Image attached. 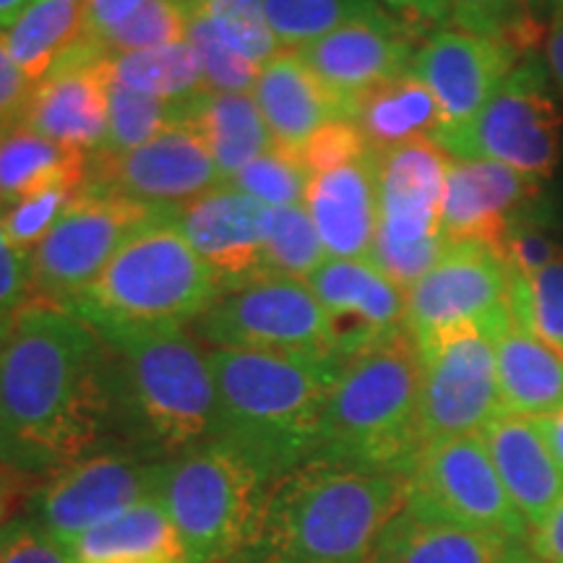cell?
<instances>
[{"instance_id":"1","label":"cell","mask_w":563,"mask_h":563,"mask_svg":"<svg viewBox=\"0 0 563 563\" xmlns=\"http://www.w3.org/2000/svg\"><path fill=\"white\" fill-rule=\"evenodd\" d=\"M112 443L102 336L66 308L26 306L0 342V467L45 477Z\"/></svg>"},{"instance_id":"2","label":"cell","mask_w":563,"mask_h":563,"mask_svg":"<svg viewBox=\"0 0 563 563\" xmlns=\"http://www.w3.org/2000/svg\"><path fill=\"white\" fill-rule=\"evenodd\" d=\"M108 347L112 441L173 462L217 439L209 352L186 329L95 327Z\"/></svg>"},{"instance_id":"3","label":"cell","mask_w":563,"mask_h":563,"mask_svg":"<svg viewBox=\"0 0 563 563\" xmlns=\"http://www.w3.org/2000/svg\"><path fill=\"white\" fill-rule=\"evenodd\" d=\"M405 501L407 477L306 462L272 485L224 563H365Z\"/></svg>"},{"instance_id":"4","label":"cell","mask_w":563,"mask_h":563,"mask_svg":"<svg viewBox=\"0 0 563 563\" xmlns=\"http://www.w3.org/2000/svg\"><path fill=\"white\" fill-rule=\"evenodd\" d=\"M217 439L251 456L272 483L311 460L342 363L209 347Z\"/></svg>"},{"instance_id":"5","label":"cell","mask_w":563,"mask_h":563,"mask_svg":"<svg viewBox=\"0 0 563 563\" xmlns=\"http://www.w3.org/2000/svg\"><path fill=\"white\" fill-rule=\"evenodd\" d=\"M422 446L420 350L405 332L342 365L308 462L407 477Z\"/></svg>"},{"instance_id":"6","label":"cell","mask_w":563,"mask_h":563,"mask_svg":"<svg viewBox=\"0 0 563 563\" xmlns=\"http://www.w3.org/2000/svg\"><path fill=\"white\" fill-rule=\"evenodd\" d=\"M220 295L214 272L165 211L133 232L70 311L91 327L186 329Z\"/></svg>"},{"instance_id":"7","label":"cell","mask_w":563,"mask_h":563,"mask_svg":"<svg viewBox=\"0 0 563 563\" xmlns=\"http://www.w3.org/2000/svg\"><path fill=\"white\" fill-rule=\"evenodd\" d=\"M272 485L251 456L214 439L167 464L159 501L196 563H224L251 534Z\"/></svg>"},{"instance_id":"8","label":"cell","mask_w":563,"mask_h":563,"mask_svg":"<svg viewBox=\"0 0 563 563\" xmlns=\"http://www.w3.org/2000/svg\"><path fill=\"white\" fill-rule=\"evenodd\" d=\"M449 159L435 141L378 154V230L368 262L402 290L426 277L452 245L441 228Z\"/></svg>"},{"instance_id":"9","label":"cell","mask_w":563,"mask_h":563,"mask_svg":"<svg viewBox=\"0 0 563 563\" xmlns=\"http://www.w3.org/2000/svg\"><path fill=\"white\" fill-rule=\"evenodd\" d=\"M449 157L488 159L548 180L561 159V110L545 66L527 53L470 123L435 136Z\"/></svg>"},{"instance_id":"10","label":"cell","mask_w":563,"mask_h":563,"mask_svg":"<svg viewBox=\"0 0 563 563\" xmlns=\"http://www.w3.org/2000/svg\"><path fill=\"white\" fill-rule=\"evenodd\" d=\"M167 464L146 460L121 443H104L81 460L42 477L26 498V517L68 548L133 506L159 498Z\"/></svg>"},{"instance_id":"11","label":"cell","mask_w":563,"mask_h":563,"mask_svg":"<svg viewBox=\"0 0 563 563\" xmlns=\"http://www.w3.org/2000/svg\"><path fill=\"white\" fill-rule=\"evenodd\" d=\"M159 214L123 196L84 191L26 256V306L70 311L133 232Z\"/></svg>"},{"instance_id":"12","label":"cell","mask_w":563,"mask_h":563,"mask_svg":"<svg viewBox=\"0 0 563 563\" xmlns=\"http://www.w3.org/2000/svg\"><path fill=\"white\" fill-rule=\"evenodd\" d=\"M194 336L217 350L272 352L340 363L311 285L290 277H262L222 292L194 321Z\"/></svg>"},{"instance_id":"13","label":"cell","mask_w":563,"mask_h":563,"mask_svg":"<svg viewBox=\"0 0 563 563\" xmlns=\"http://www.w3.org/2000/svg\"><path fill=\"white\" fill-rule=\"evenodd\" d=\"M405 509L467 530L530 540V525L511 504L481 435L426 443L407 475Z\"/></svg>"},{"instance_id":"14","label":"cell","mask_w":563,"mask_h":563,"mask_svg":"<svg viewBox=\"0 0 563 563\" xmlns=\"http://www.w3.org/2000/svg\"><path fill=\"white\" fill-rule=\"evenodd\" d=\"M493 329L467 323L449 329L420 350L422 443L481 435L501 412Z\"/></svg>"},{"instance_id":"15","label":"cell","mask_w":563,"mask_h":563,"mask_svg":"<svg viewBox=\"0 0 563 563\" xmlns=\"http://www.w3.org/2000/svg\"><path fill=\"white\" fill-rule=\"evenodd\" d=\"M222 183L201 133L188 118H178L139 150L89 154L84 191L123 196L150 209L175 211Z\"/></svg>"},{"instance_id":"16","label":"cell","mask_w":563,"mask_h":563,"mask_svg":"<svg viewBox=\"0 0 563 563\" xmlns=\"http://www.w3.org/2000/svg\"><path fill=\"white\" fill-rule=\"evenodd\" d=\"M511 319L504 258L483 243H452L431 272L407 290V332L426 342L449 329Z\"/></svg>"},{"instance_id":"17","label":"cell","mask_w":563,"mask_h":563,"mask_svg":"<svg viewBox=\"0 0 563 563\" xmlns=\"http://www.w3.org/2000/svg\"><path fill=\"white\" fill-rule=\"evenodd\" d=\"M415 51V34L391 13L376 11L336 26L295 53L352 121L368 91L412 68Z\"/></svg>"},{"instance_id":"18","label":"cell","mask_w":563,"mask_h":563,"mask_svg":"<svg viewBox=\"0 0 563 563\" xmlns=\"http://www.w3.org/2000/svg\"><path fill=\"white\" fill-rule=\"evenodd\" d=\"M342 365L407 332V290L363 258H327L308 279Z\"/></svg>"},{"instance_id":"19","label":"cell","mask_w":563,"mask_h":563,"mask_svg":"<svg viewBox=\"0 0 563 563\" xmlns=\"http://www.w3.org/2000/svg\"><path fill=\"white\" fill-rule=\"evenodd\" d=\"M203 264L214 272L222 292L266 277L264 258L269 245L274 209L222 183L199 199L173 211Z\"/></svg>"},{"instance_id":"20","label":"cell","mask_w":563,"mask_h":563,"mask_svg":"<svg viewBox=\"0 0 563 563\" xmlns=\"http://www.w3.org/2000/svg\"><path fill=\"white\" fill-rule=\"evenodd\" d=\"M519 53L511 42L456 26L422 40L415 51L412 74L433 91L443 118L441 131L473 121L517 66Z\"/></svg>"},{"instance_id":"21","label":"cell","mask_w":563,"mask_h":563,"mask_svg":"<svg viewBox=\"0 0 563 563\" xmlns=\"http://www.w3.org/2000/svg\"><path fill=\"white\" fill-rule=\"evenodd\" d=\"M110 70L95 42H84L58 68L34 84L21 125L68 150L95 154L108 136Z\"/></svg>"},{"instance_id":"22","label":"cell","mask_w":563,"mask_h":563,"mask_svg":"<svg viewBox=\"0 0 563 563\" xmlns=\"http://www.w3.org/2000/svg\"><path fill=\"white\" fill-rule=\"evenodd\" d=\"M540 201V183L488 159H449L441 228L449 243L501 251L506 232Z\"/></svg>"},{"instance_id":"23","label":"cell","mask_w":563,"mask_h":563,"mask_svg":"<svg viewBox=\"0 0 563 563\" xmlns=\"http://www.w3.org/2000/svg\"><path fill=\"white\" fill-rule=\"evenodd\" d=\"M329 258L368 262L378 230V154L357 157L308 175L306 201Z\"/></svg>"},{"instance_id":"24","label":"cell","mask_w":563,"mask_h":563,"mask_svg":"<svg viewBox=\"0 0 563 563\" xmlns=\"http://www.w3.org/2000/svg\"><path fill=\"white\" fill-rule=\"evenodd\" d=\"M481 439L511 504L532 532L563 496V467L553 449L534 418L509 412H498L483 428Z\"/></svg>"},{"instance_id":"25","label":"cell","mask_w":563,"mask_h":563,"mask_svg":"<svg viewBox=\"0 0 563 563\" xmlns=\"http://www.w3.org/2000/svg\"><path fill=\"white\" fill-rule=\"evenodd\" d=\"M251 95L262 110L274 146L292 154H298L327 123L347 121L334 97L321 87L295 51H279L264 63Z\"/></svg>"},{"instance_id":"26","label":"cell","mask_w":563,"mask_h":563,"mask_svg":"<svg viewBox=\"0 0 563 563\" xmlns=\"http://www.w3.org/2000/svg\"><path fill=\"white\" fill-rule=\"evenodd\" d=\"M527 555L530 548L522 540L402 509L378 534L368 563H519Z\"/></svg>"},{"instance_id":"27","label":"cell","mask_w":563,"mask_h":563,"mask_svg":"<svg viewBox=\"0 0 563 563\" xmlns=\"http://www.w3.org/2000/svg\"><path fill=\"white\" fill-rule=\"evenodd\" d=\"M501 412L543 418L563 407V357L511 319L493 334Z\"/></svg>"},{"instance_id":"28","label":"cell","mask_w":563,"mask_h":563,"mask_svg":"<svg viewBox=\"0 0 563 563\" xmlns=\"http://www.w3.org/2000/svg\"><path fill=\"white\" fill-rule=\"evenodd\" d=\"M68 555L70 563H196L159 498L87 532Z\"/></svg>"},{"instance_id":"29","label":"cell","mask_w":563,"mask_h":563,"mask_svg":"<svg viewBox=\"0 0 563 563\" xmlns=\"http://www.w3.org/2000/svg\"><path fill=\"white\" fill-rule=\"evenodd\" d=\"M183 118L194 123L214 159L222 180L230 183L249 162L274 146L262 110L251 91H201L188 100Z\"/></svg>"},{"instance_id":"30","label":"cell","mask_w":563,"mask_h":563,"mask_svg":"<svg viewBox=\"0 0 563 563\" xmlns=\"http://www.w3.org/2000/svg\"><path fill=\"white\" fill-rule=\"evenodd\" d=\"M352 123L376 154L412 141H433L443 129L433 91L412 74V68L368 91L355 108Z\"/></svg>"},{"instance_id":"31","label":"cell","mask_w":563,"mask_h":563,"mask_svg":"<svg viewBox=\"0 0 563 563\" xmlns=\"http://www.w3.org/2000/svg\"><path fill=\"white\" fill-rule=\"evenodd\" d=\"M3 32L21 74L37 84L89 42L87 0H32Z\"/></svg>"},{"instance_id":"32","label":"cell","mask_w":563,"mask_h":563,"mask_svg":"<svg viewBox=\"0 0 563 563\" xmlns=\"http://www.w3.org/2000/svg\"><path fill=\"white\" fill-rule=\"evenodd\" d=\"M87 165L89 154L55 144L21 123L0 131V209L53 183L87 178Z\"/></svg>"},{"instance_id":"33","label":"cell","mask_w":563,"mask_h":563,"mask_svg":"<svg viewBox=\"0 0 563 563\" xmlns=\"http://www.w3.org/2000/svg\"><path fill=\"white\" fill-rule=\"evenodd\" d=\"M110 79L141 91V95L159 97L167 102H188L207 91L199 53L191 42H175L154 51L104 55Z\"/></svg>"},{"instance_id":"34","label":"cell","mask_w":563,"mask_h":563,"mask_svg":"<svg viewBox=\"0 0 563 563\" xmlns=\"http://www.w3.org/2000/svg\"><path fill=\"white\" fill-rule=\"evenodd\" d=\"M506 274L511 321L563 357V256L527 277Z\"/></svg>"},{"instance_id":"35","label":"cell","mask_w":563,"mask_h":563,"mask_svg":"<svg viewBox=\"0 0 563 563\" xmlns=\"http://www.w3.org/2000/svg\"><path fill=\"white\" fill-rule=\"evenodd\" d=\"M282 51H298L336 26L384 11L378 0H264Z\"/></svg>"},{"instance_id":"36","label":"cell","mask_w":563,"mask_h":563,"mask_svg":"<svg viewBox=\"0 0 563 563\" xmlns=\"http://www.w3.org/2000/svg\"><path fill=\"white\" fill-rule=\"evenodd\" d=\"M188 102H167L159 97L141 95L110 79V108H108V136L100 152L123 154L139 150L141 144L157 136L167 125L183 118Z\"/></svg>"},{"instance_id":"37","label":"cell","mask_w":563,"mask_h":563,"mask_svg":"<svg viewBox=\"0 0 563 563\" xmlns=\"http://www.w3.org/2000/svg\"><path fill=\"white\" fill-rule=\"evenodd\" d=\"M194 3L196 0H146L102 40L100 51L104 55H125L186 42Z\"/></svg>"},{"instance_id":"38","label":"cell","mask_w":563,"mask_h":563,"mask_svg":"<svg viewBox=\"0 0 563 563\" xmlns=\"http://www.w3.org/2000/svg\"><path fill=\"white\" fill-rule=\"evenodd\" d=\"M327 258V249H323L306 207L274 209L272 235L264 258L266 277H290L308 282Z\"/></svg>"},{"instance_id":"39","label":"cell","mask_w":563,"mask_h":563,"mask_svg":"<svg viewBox=\"0 0 563 563\" xmlns=\"http://www.w3.org/2000/svg\"><path fill=\"white\" fill-rule=\"evenodd\" d=\"M194 11H199L230 47L258 68L282 51L266 19L264 0H196Z\"/></svg>"},{"instance_id":"40","label":"cell","mask_w":563,"mask_h":563,"mask_svg":"<svg viewBox=\"0 0 563 563\" xmlns=\"http://www.w3.org/2000/svg\"><path fill=\"white\" fill-rule=\"evenodd\" d=\"M84 180L87 178H70L53 183V186L42 188L21 199L11 207L3 209V230L11 245L16 251L30 256L37 249V243L55 228L63 211L84 194Z\"/></svg>"},{"instance_id":"41","label":"cell","mask_w":563,"mask_h":563,"mask_svg":"<svg viewBox=\"0 0 563 563\" xmlns=\"http://www.w3.org/2000/svg\"><path fill=\"white\" fill-rule=\"evenodd\" d=\"M230 186L241 188L243 194L272 209L302 207L308 188V173L298 159V154L272 146L262 157H256L243 167Z\"/></svg>"},{"instance_id":"42","label":"cell","mask_w":563,"mask_h":563,"mask_svg":"<svg viewBox=\"0 0 563 563\" xmlns=\"http://www.w3.org/2000/svg\"><path fill=\"white\" fill-rule=\"evenodd\" d=\"M188 42H191L196 53H199L203 81H207L209 91H251L253 89L258 70L262 68H258L256 63H251L249 58H243L235 47H230L199 11H194L191 16Z\"/></svg>"},{"instance_id":"43","label":"cell","mask_w":563,"mask_h":563,"mask_svg":"<svg viewBox=\"0 0 563 563\" xmlns=\"http://www.w3.org/2000/svg\"><path fill=\"white\" fill-rule=\"evenodd\" d=\"M452 26L506 40L522 51L532 40L530 0H452Z\"/></svg>"},{"instance_id":"44","label":"cell","mask_w":563,"mask_h":563,"mask_svg":"<svg viewBox=\"0 0 563 563\" xmlns=\"http://www.w3.org/2000/svg\"><path fill=\"white\" fill-rule=\"evenodd\" d=\"M0 563H70L66 548L26 514L0 525Z\"/></svg>"},{"instance_id":"45","label":"cell","mask_w":563,"mask_h":563,"mask_svg":"<svg viewBox=\"0 0 563 563\" xmlns=\"http://www.w3.org/2000/svg\"><path fill=\"white\" fill-rule=\"evenodd\" d=\"M365 150H371V146L365 144L363 133L357 131L355 123L332 121L306 141V146L298 152V159L302 162V167H306V173L311 175L357 157V154H363Z\"/></svg>"},{"instance_id":"46","label":"cell","mask_w":563,"mask_h":563,"mask_svg":"<svg viewBox=\"0 0 563 563\" xmlns=\"http://www.w3.org/2000/svg\"><path fill=\"white\" fill-rule=\"evenodd\" d=\"M30 302L26 287V256L11 245L3 230V209H0V342L9 336L19 313Z\"/></svg>"},{"instance_id":"47","label":"cell","mask_w":563,"mask_h":563,"mask_svg":"<svg viewBox=\"0 0 563 563\" xmlns=\"http://www.w3.org/2000/svg\"><path fill=\"white\" fill-rule=\"evenodd\" d=\"M34 84L21 74L16 60L11 58L5 32L0 30V131L11 129L21 121L26 102H30Z\"/></svg>"},{"instance_id":"48","label":"cell","mask_w":563,"mask_h":563,"mask_svg":"<svg viewBox=\"0 0 563 563\" xmlns=\"http://www.w3.org/2000/svg\"><path fill=\"white\" fill-rule=\"evenodd\" d=\"M386 13L405 24L415 37L452 26V0H378Z\"/></svg>"},{"instance_id":"49","label":"cell","mask_w":563,"mask_h":563,"mask_svg":"<svg viewBox=\"0 0 563 563\" xmlns=\"http://www.w3.org/2000/svg\"><path fill=\"white\" fill-rule=\"evenodd\" d=\"M144 3L146 0H87V40L100 47L102 40Z\"/></svg>"},{"instance_id":"50","label":"cell","mask_w":563,"mask_h":563,"mask_svg":"<svg viewBox=\"0 0 563 563\" xmlns=\"http://www.w3.org/2000/svg\"><path fill=\"white\" fill-rule=\"evenodd\" d=\"M532 559L543 563H563V496L553 511L530 532L527 540Z\"/></svg>"},{"instance_id":"51","label":"cell","mask_w":563,"mask_h":563,"mask_svg":"<svg viewBox=\"0 0 563 563\" xmlns=\"http://www.w3.org/2000/svg\"><path fill=\"white\" fill-rule=\"evenodd\" d=\"M543 66L555 87L563 95V9L551 11V21L545 26L543 45Z\"/></svg>"},{"instance_id":"52","label":"cell","mask_w":563,"mask_h":563,"mask_svg":"<svg viewBox=\"0 0 563 563\" xmlns=\"http://www.w3.org/2000/svg\"><path fill=\"white\" fill-rule=\"evenodd\" d=\"M534 422H538V428L545 435L548 446L553 449L555 460H559V464L563 467V407L543 415V418H534Z\"/></svg>"},{"instance_id":"53","label":"cell","mask_w":563,"mask_h":563,"mask_svg":"<svg viewBox=\"0 0 563 563\" xmlns=\"http://www.w3.org/2000/svg\"><path fill=\"white\" fill-rule=\"evenodd\" d=\"M19 483H21V475L0 467V525H3L5 519H11L9 514H11L13 498H16L19 493Z\"/></svg>"},{"instance_id":"54","label":"cell","mask_w":563,"mask_h":563,"mask_svg":"<svg viewBox=\"0 0 563 563\" xmlns=\"http://www.w3.org/2000/svg\"><path fill=\"white\" fill-rule=\"evenodd\" d=\"M32 0H0V30L11 26L19 19V13L30 5Z\"/></svg>"},{"instance_id":"55","label":"cell","mask_w":563,"mask_h":563,"mask_svg":"<svg viewBox=\"0 0 563 563\" xmlns=\"http://www.w3.org/2000/svg\"><path fill=\"white\" fill-rule=\"evenodd\" d=\"M543 3H545L548 9H551V11H559V9H563V0H543Z\"/></svg>"},{"instance_id":"56","label":"cell","mask_w":563,"mask_h":563,"mask_svg":"<svg viewBox=\"0 0 563 563\" xmlns=\"http://www.w3.org/2000/svg\"><path fill=\"white\" fill-rule=\"evenodd\" d=\"M519 563H543V561H538V559H532V555H527V559L519 561Z\"/></svg>"},{"instance_id":"57","label":"cell","mask_w":563,"mask_h":563,"mask_svg":"<svg viewBox=\"0 0 563 563\" xmlns=\"http://www.w3.org/2000/svg\"><path fill=\"white\" fill-rule=\"evenodd\" d=\"M365 563H368V561H365Z\"/></svg>"}]
</instances>
